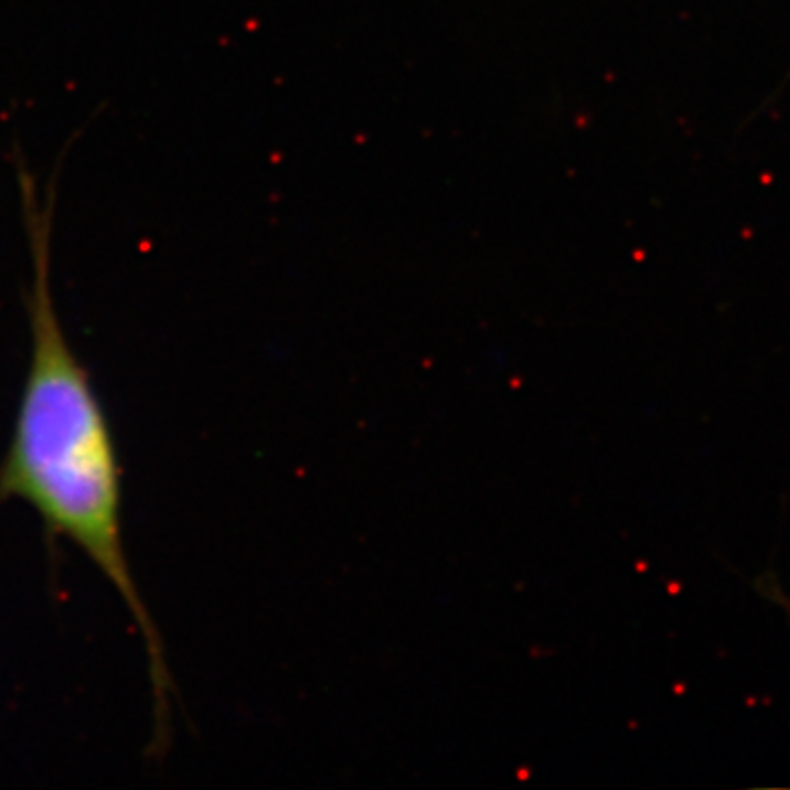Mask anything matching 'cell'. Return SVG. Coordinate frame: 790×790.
Masks as SVG:
<instances>
[{
	"mask_svg": "<svg viewBox=\"0 0 790 790\" xmlns=\"http://www.w3.org/2000/svg\"><path fill=\"white\" fill-rule=\"evenodd\" d=\"M31 255L25 295L31 352L9 446L0 461V501L27 503L51 542L68 540L108 579L143 639L154 698V755L171 740L173 681L162 637L136 586L123 540V468L103 404L64 332L51 281L57 173L40 191L20 149L14 154Z\"/></svg>",
	"mask_w": 790,
	"mask_h": 790,
	"instance_id": "cell-1",
	"label": "cell"
}]
</instances>
